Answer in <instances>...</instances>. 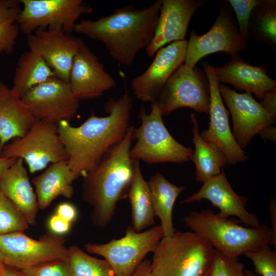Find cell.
<instances>
[{
    "instance_id": "cell-1",
    "label": "cell",
    "mask_w": 276,
    "mask_h": 276,
    "mask_svg": "<svg viewBox=\"0 0 276 276\" xmlns=\"http://www.w3.org/2000/svg\"><path fill=\"white\" fill-rule=\"evenodd\" d=\"M132 99L128 90L118 100L109 99L104 105L108 115L91 113L80 126L62 121L57 125L67 164L78 177L93 170L105 154L125 135L130 127Z\"/></svg>"
},
{
    "instance_id": "cell-2",
    "label": "cell",
    "mask_w": 276,
    "mask_h": 276,
    "mask_svg": "<svg viewBox=\"0 0 276 276\" xmlns=\"http://www.w3.org/2000/svg\"><path fill=\"white\" fill-rule=\"evenodd\" d=\"M162 0L138 9L128 5L97 20L77 22L74 31L103 43L118 63L129 66L153 38Z\"/></svg>"
},
{
    "instance_id": "cell-3",
    "label": "cell",
    "mask_w": 276,
    "mask_h": 276,
    "mask_svg": "<svg viewBox=\"0 0 276 276\" xmlns=\"http://www.w3.org/2000/svg\"><path fill=\"white\" fill-rule=\"evenodd\" d=\"M133 127L131 125L124 137L83 177V197L93 208L92 220L97 225H107L117 203L128 197L135 163L130 156Z\"/></svg>"
},
{
    "instance_id": "cell-4",
    "label": "cell",
    "mask_w": 276,
    "mask_h": 276,
    "mask_svg": "<svg viewBox=\"0 0 276 276\" xmlns=\"http://www.w3.org/2000/svg\"><path fill=\"white\" fill-rule=\"evenodd\" d=\"M186 225L216 250L232 259L271 243L270 228L246 227L235 218H223L212 210L192 211L184 218Z\"/></svg>"
},
{
    "instance_id": "cell-5",
    "label": "cell",
    "mask_w": 276,
    "mask_h": 276,
    "mask_svg": "<svg viewBox=\"0 0 276 276\" xmlns=\"http://www.w3.org/2000/svg\"><path fill=\"white\" fill-rule=\"evenodd\" d=\"M215 249L192 231L163 237L151 261L153 276H208Z\"/></svg>"
},
{
    "instance_id": "cell-6",
    "label": "cell",
    "mask_w": 276,
    "mask_h": 276,
    "mask_svg": "<svg viewBox=\"0 0 276 276\" xmlns=\"http://www.w3.org/2000/svg\"><path fill=\"white\" fill-rule=\"evenodd\" d=\"M163 115L156 102L151 103L148 114L141 107L139 117L141 125L133 127L132 139L136 140L130 156L134 160L148 164L182 163L191 160L193 150L175 140L166 127Z\"/></svg>"
},
{
    "instance_id": "cell-7",
    "label": "cell",
    "mask_w": 276,
    "mask_h": 276,
    "mask_svg": "<svg viewBox=\"0 0 276 276\" xmlns=\"http://www.w3.org/2000/svg\"><path fill=\"white\" fill-rule=\"evenodd\" d=\"M163 237L160 225L141 232L128 226L120 239L104 244L88 243L85 247L88 252L104 257L111 266L114 276H130L145 256L153 252Z\"/></svg>"
},
{
    "instance_id": "cell-8",
    "label": "cell",
    "mask_w": 276,
    "mask_h": 276,
    "mask_svg": "<svg viewBox=\"0 0 276 276\" xmlns=\"http://www.w3.org/2000/svg\"><path fill=\"white\" fill-rule=\"evenodd\" d=\"M0 157L22 159L32 173L50 163L67 160L57 125L41 121H36L23 137L6 144Z\"/></svg>"
},
{
    "instance_id": "cell-9",
    "label": "cell",
    "mask_w": 276,
    "mask_h": 276,
    "mask_svg": "<svg viewBox=\"0 0 276 276\" xmlns=\"http://www.w3.org/2000/svg\"><path fill=\"white\" fill-rule=\"evenodd\" d=\"M18 23L28 35L38 29L61 30L72 34L78 19L93 9L82 0H20Z\"/></svg>"
},
{
    "instance_id": "cell-10",
    "label": "cell",
    "mask_w": 276,
    "mask_h": 276,
    "mask_svg": "<svg viewBox=\"0 0 276 276\" xmlns=\"http://www.w3.org/2000/svg\"><path fill=\"white\" fill-rule=\"evenodd\" d=\"M210 86L205 73L180 65L167 80L155 101L163 116L188 107L209 114Z\"/></svg>"
},
{
    "instance_id": "cell-11",
    "label": "cell",
    "mask_w": 276,
    "mask_h": 276,
    "mask_svg": "<svg viewBox=\"0 0 276 276\" xmlns=\"http://www.w3.org/2000/svg\"><path fill=\"white\" fill-rule=\"evenodd\" d=\"M64 243L63 238L51 233L35 240L23 232H16L0 235V251L4 264L20 269L53 261H67L68 248Z\"/></svg>"
},
{
    "instance_id": "cell-12",
    "label": "cell",
    "mask_w": 276,
    "mask_h": 276,
    "mask_svg": "<svg viewBox=\"0 0 276 276\" xmlns=\"http://www.w3.org/2000/svg\"><path fill=\"white\" fill-rule=\"evenodd\" d=\"M21 99L36 121L56 125L73 119L80 102L69 83L56 77L29 89Z\"/></svg>"
},
{
    "instance_id": "cell-13",
    "label": "cell",
    "mask_w": 276,
    "mask_h": 276,
    "mask_svg": "<svg viewBox=\"0 0 276 276\" xmlns=\"http://www.w3.org/2000/svg\"><path fill=\"white\" fill-rule=\"evenodd\" d=\"M247 46V42L241 37L231 10L223 5L207 33L198 35L194 31L191 32L183 64L194 68L200 59L209 54L223 52L232 57L244 51Z\"/></svg>"
},
{
    "instance_id": "cell-14",
    "label": "cell",
    "mask_w": 276,
    "mask_h": 276,
    "mask_svg": "<svg viewBox=\"0 0 276 276\" xmlns=\"http://www.w3.org/2000/svg\"><path fill=\"white\" fill-rule=\"evenodd\" d=\"M219 89L232 116L233 135L242 149L249 144L253 136L275 123L276 117L268 112L251 92L238 93L220 83Z\"/></svg>"
},
{
    "instance_id": "cell-15",
    "label": "cell",
    "mask_w": 276,
    "mask_h": 276,
    "mask_svg": "<svg viewBox=\"0 0 276 276\" xmlns=\"http://www.w3.org/2000/svg\"><path fill=\"white\" fill-rule=\"evenodd\" d=\"M29 50L39 54L53 70L55 77L69 83L73 61L86 45L80 38L56 29H38L27 35Z\"/></svg>"
},
{
    "instance_id": "cell-16",
    "label": "cell",
    "mask_w": 276,
    "mask_h": 276,
    "mask_svg": "<svg viewBox=\"0 0 276 276\" xmlns=\"http://www.w3.org/2000/svg\"><path fill=\"white\" fill-rule=\"evenodd\" d=\"M202 67L210 86V122L209 128L200 135L205 141L218 146L224 153L228 163L234 165L245 162L248 157L237 143L231 130L228 112L223 104L214 66L204 61Z\"/></svg>"
},
{
    "instance_id": "cell-17",
    "label": "cell",
    "mask_w": 276,
    "mask_h": 276,
    "mask_svg": "<svg viewBox=\"0 0 276 276\" xmlns=\"http://www.w3.org/2000/svg\"><path fill=\"white\" fill-rule=\"evenodd\" d=\"M187 47V40L177 41L156 52L147 69L131 81V88L137 99L144 102L157 100L167 80L184 63Z\"/></svg>"
},
{
    "instance_id": "cell-18",
    "label": "cell",
    "mask_w": 276,
    "mask_h": 276,
    "mask_svg": "<svg viewBox=\"0 0 276 276\" xmlns=\"http://www.w3.org/2000/svg\"><path fill=\"white\" fill-rule=\"evenodd\" d=\"M203 183L197 192L180 202L187 203L208 200L219 210L217 215L220 217H235L242 225L246 227H258L261 225L257 216L246 209L247 198L235 193L223 171Z\"/></svg>"
},
{
    "instance_id": "cell-19",
    "label": "cell",
    "mask_w": 276,
    "mask_h": 276,
    "mask_svg": "<svg viewBox=\"0 0 276 276\" xmlns=\"http://www.w3.org/2000/svg\"><path fill=\"white\" fill-rule=\"evenodd\" d=\"M68 83L80 101L102 96L117 86L114 79L86 45L74 58Z\"/></svg>"
},
{
    "instance_id": "cell-20",
    "label": "cell",
    "mask_w": 276,
    "mask_h": 276,
    "mask_svg": "<svg viewBox=\"0 0 276 276\" xmlns=\"http://www.w3.org/2000/svg\"><path fill=\"white\" fill-rule=\"evenodd\" d=\"M202 2L196 0H162L152 41L146 49L151 57L165 44L185 40L189 22Z\"/></svg>"
},
{
    "instance_id": "cell-21",
    "label": "cell",
    "mask_w": 276,
    "mask_h": 276,
    "mask_svg": "<svg viewBox=\"0 0 276 276\" xmlns=\"http://www.w3.org/2000/svg\"><path fill=\"white\" fill-rule=\"evenodd\" d=\"M221 66H214L219 83H225L238 89L254 93L262 100L268 94L276 91V82L267 75V64L254 66L238 54Z\"/></svg>"
},
{
    "instance_id": "cell-22",
    "label": "cell",
    "mask_w": 276,
    "mask_h": 276,
    "mask_svg": "<svg viewBox=\"0 0 276 276\" xmlns=\"http://www.w3.org/2000/svg\"><path fill=\"white\" fill-rule=\"evenodd\" d=\"M0 191L15 205L29 224L34 225L39 208L21 158H16L0 180Z\"/></svg>"
},
{
    "instance_id": "cell-23",
    "label": "cell",
    "mask_w": 276,
    "mask_h": 276,
    "mask_svg": "<svg viewBox=\"0 0 276 276\" xmlns=\"http://www.w3.org/2000/svg\"><path fill=\"white\" fill-rule=\"evenodd\" d=\"M36 121L21 97L0 81V140L3 148L10 140L23 137Z\"/></svg>"
},
{
    "instance_id": "cell-24",
    "label": "cell",
    "mask_w": 276,
    "mask_h": 276,
    "mask_svg": "<svg viewBox=\"0 0 276 276\" xmlns=\"http://www.w3.org/2000/svg\"><path fill=\"white\" fill-rule=\"evenodd\" d=\"M78 177L70 168L66 160L52 164L42 173L32 179L38 207L44 209L57 197L71 198L73 181Z\"/></svg>"
},
{
    "instance_id": "cell-25",
    "label": "cell",
    "mask_w": 276,
    "mask_h": 276,
    "mask_svg": "<svg viewBox=\"0 0 276 276\" xmlns=\"http://www.w3.org/2000/svg\"><path fill=\"white\" fill-rule=\"evenodd\" d=\"M148 184L154 213L160 219L164 237H171L176 232L172 218L173 207L178 196L186 188L173 185L160 173L152 176Z\"/></svg>"
},
{
    "instance_id": "cell-26",
    "label": "cell",
    "mask_w": 276,
    "mask_h": 276,
    "mask_svg": "<svg viewBox=\"0 0 276 276\" xmlns=\"http://www.w3.org/2000/svg\"><path fill=\"white\" fill-rule=\"evenodd\" d=\"M193 127L192 141L195 149L191 160L195 166V179L204 182L217 176L222 172L221 169L227 163L222 150L215 144L205 141L198 130V122L194 114H191Z\"/></svg>"
},
{
    "instance_id": "cell-27",
    "label": "cell",
    "mask_w": 276,
    "mask_h": 276,
    "mask_svg": "<svg viewBox=\"0 0 276 276\" xmlns=\"http://www.w3.org/2000/svg\"><path fill=\"white\" fill-rule=\"evenodd\" d=\"M131 208L132 227L137 232L155 223L148 181L142 175L140 162L135 160L134 173L128 197Z\"/></svg>"
},
{
    "instance_id": "cell-28",
    "label": "cell",
    "mask_w": 276,
    "mask_h": 276,
    "mask_svg": "<svg viewBox=\"0 0 276 276\" xmlns=\"http://www.w3.org/2000/svg\"><path fill=\"white\" fill-rule=\"evenodd\" d=\"M54 77L53 70L42 57L29 50L18 60L11 88L21 97L29 89Z\"/></svg>"
},
{
    "instance_id": "cell-29",
    "label": "cell",
    "mask_w": 276,
    "mask_h": 276,
    "mask_svg": "<svg viewBox=\"0 0 276 276\" xmlns=\"http://www.w3.org/2000/svg\"><path fill=\"white\" fill-rule=\"evenodd\" d=\"M248 35L272 47L276 44V1L261 0L252 10Z\"/></svg>"
},
{
    "instance_id": "cell-30",
    "label": "cell",
    "mask_w": 276,
    "mask_h": 276,
    "mask_svg": "<svg viewBox=\"0 0 276 276\" xmlns=\"http://www.w3.org/2000/svg\"><path fill=\"white\" fill-rule=\"evenodd\" d=\"M21 6L20 1L0 0V55L13 52L20 32L18 19Z\"/></svg>"
},
{
    "instance_id": "cell-31",
    "label": "cell",
    "mask_w": 276,
    "mask_h": 276,
    "mask_svg": "<svg viewBox=\"0 0 276 276\" xmlns=\"http://www.w3.org/2000/svg\"><path fill=\"white\" fill-rule=\"evenodd\" d=\"M67 262L71 276H114L107 261L91 257L75 245L68 248Z\"/></svg>"
},
{
    "instance_id": "cell-32",
    "label": "cell",
    "mask_w": 276,
    "mask_h": 276,
    "mask_svg": "<svg viewBox=\"0 0 276 276\" xmlns=\"http://www.w3.org/2000/svg\"><path fill=\"white\" fill-rule=\"evenodd\" d=\"M29 225L15 205L0 191V235L23 232Z\"/></svg>"
},
{
    "instance_id": "cell-33",
    "label": "cell",
    "mask_w": 276,
    "mask_h": 276,
    "mask_svg": "<svg viewBox=\"0 0 276 276\" xmlns=\"http://www.w3.org/2000/svg\"><path fill=\"white\" fill-rule=\"evenodd\" d=\"M244 255L252 262L257 274L276 276V251L269 245L246 252Z\"/></svg>"
},
{
    "instance_id": "cell-34",
    "label": "cell",
    "mask_w": 276,
    "mask_h": 276,
    "mask_svg": "<svg viewBox=\"0 0 276 276\" xmlns=\"http://www.w3.org/2000/svg\"><path fill=\"white\" fill-rule=\"evenodd\" d=\"M245 266L238 259L228 258L215 249L208 276H247Z\"/></svg>"
},
{
    "instance_id": "cell-35",
    "label": "cell",
    "mask_w": 276,
    "mask_h": 276,
    "mask_svg": "<svg viewBox=\"0 0 276 276\" xmlns=\"http://www.w3.org/2000/svg\"><path fill=\"white\" fill-rule=\"evenodd\" d=\"M261 0H229L237 17L238 28L242 39L247 42L250 16L254 8Z\"/></svg>"
},
{
    "instance_id": "cell-36",
    "label": "cell",
    "mask_w": 276,
    "mask_h": 276,
    "mask_svg": "<svg viewBox=\"0 0 276 276\" xmlns=\"http://www.w3.org/2000/svg\"><path fill=\"white\" fill-rule=\"evenodd\" d=\"M22 276H71L66 260L45 262L18 269Z\"/></svg>"
},
{
    "instance_id": "cell-37",
    "label": "cell",
    "mask_w": 276,
    "mask_h": 276,
    "mask_svg": "<svg viewBox=\"0 0 276 276\" xmlns=\"http://www.w3.org/2000/svg\"><path fill=\"white\" fill-rule=\"evenodd\" d=\"M71 223L55 214L49 221V226L55 235H61L67 233L70 228Z\"/></svg>"
},
{
    "instance_id": "cell-38",
    "label": "cell",
    "mask_w": 276,
    "mask_h": 276,
    "mask_svg": "<svg viewBox=\"0 0 276 276\" xmlns=\"http://www.w3.org/2000/svg\"><path fill=\"white\" fill-rule=\"evenodd\" d=\"M63 219L71 223L77 216V211L75 206L69 203H63L58 205L56 214Z\"/></svg>"
},
{
    "instance_id": "cell-39",
    "label": "cell",
    "mask_w": 276,
    "mask_h": 276,
    "mask_svg": "<svg viewBox=\"0 0 276 276\" xmlns=\"http://www.w3.org/2000/svg\"><path fill=\"white\" fill-rule=\"evenodd\" d=\"M269 214L271 224L270 228L271 233V241L270 245H272L274 249H276V200L273 198L270 199L269 204Z\"/></svg>"
},
{
    "instance_id": "cell-40",
    "label": "cell",
    "mask_w": 276,
    "mask_h": 276,
    "mask_svg": "<svg viewBox=\"0 0 276 276\" xmlns=\"http://www.w3.org/2000/svg\"><path fill=\"white\" fill-rule=\"evenodd\" d=\"M260 104L268 112L276 117V91L267 95Z\"/></svg>"
},
{
    "instance_id": "cell-41",
    "label": "cell",
    "mask_w": 276,
    "mask_h": 276,
    "mask_svg": "<svg viewBox=\"0 0 276 276\" xmlns=\"http://www.w3.org/2000/svg\"><path fill=\"white\" fill-rule=\"evenodd\" d=\"M151 261L147 259L137 266L130 276H153L151 269Z\"/></svg>"
},
{
    "instance_id": "cell-42",
    "label": "cell",
    "mask_w": 276,
    "mask_h": 276,
    "mask_svg": "<svg viewBox=\"0 0 276 276\" xmlns=\"http://www.w3.org/2000/svg\"><path fill=\"white\" fill-rule=\"evenodd\" d=\"M262 139L264 140H270L275 142L276 141V129L272 125L269 126L263 129L259 133Z\"/></svg>"
},
{
    "instance_id": "cell-43",
    "label": "cell",
    "mask_w": 276,
    "mask_h": 276,
    "mask_svg": "<svg viewBox=\"0 0 276 276\" xmlns=\"http://www.w3.org/2000/svg\"><path fill=\"white\" fill-rule=\"evenodd\" d=\"M0 276H22L18 269L0 264Z\"/></svg>"
},
{
    "instance_id": "cell-44",
    "label": "cell",
    "mask_w": 276,
    "mask_h": 276,
    "mask_svg": "<svg viewBox=\"0 0 276 276\" xmlns=\"http://www.w3.org/2000/svg\"><path fill=\"white\" fill-rule=\"evenodd\" d=\"M16 159L0 157V180L7 170L13 164Z\"/></svg>"
},
{
    "instance_id": "cell-45",
    "label": "cell",
    "mask_w": 276,
    "mask_h": 276,
    "mask_svg": "<svg viewBox=\"0 0 276 276\" xmlns=\"http://www.w3.org/2000/svg\"><path fill=\"white\" fill-rule=\"evenodd\" d=\"M245 271L247 276H257V275L250 270L245 269Z\"/></svg>"
},
{
    "instance_id": "cell-46",
    "label": "cell",
    "mask_w": 276,
    "mask_h": 276,
    "mask_svg": "<svg viewBox=\"0 0 276 276\" xmlns=\"http://www.w3.org/2000/svg\"><path fill=\"white\" fill-rule=\"evenodd\" d=\"M4 263V258L2 253L0 251V264Z\"/></svg>"
},
{
    "instance_id": "cell-47",
    "label": "cell",
    "mask_w": 276,
    "mask_h": 276,
    "mask_svg": "<svg viewBox=\"0 0 276 276\" xmlns=\"http://www.w3.org/2000/svg\"><path fill=\"white\" fill-rule=\"evenodd\" d=\"M2 149H3V147L2 146L1 140H0V156L2 151Z\"/></svg>"
}]
</instances>
